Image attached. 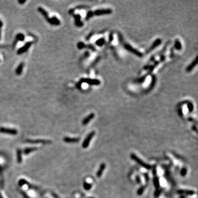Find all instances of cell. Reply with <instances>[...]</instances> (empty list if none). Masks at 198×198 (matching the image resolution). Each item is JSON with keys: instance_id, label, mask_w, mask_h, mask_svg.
<instances>
[{"instance_id": "cell-1", "label": "cell", "mask_w": 198, "mask_h": 198, "mask_svg": "<svg viewBox=\"0 0 198 198\" xmlns=\"http://www.w3.org/2000/svg\"><path fill=\"white\" fill-rule=\"evenodd\" d=\"M131 158L132 160H133L134 161H135L137 164H138L140 166L143 167L144 168H146L147 170H150L151 168V166L150 165L146 164L144 162L143 160H141L140 158H139L137 155H135L134 154H131Z\"/></svg>"}, {"instance_id": "cell-2", "label": "cell", "mask_w": 198, "mask_h": 198, "mask_svg": "<svg viewBox=\"0 0 198 198\" xmlns=\"http://www.w3.org/2000/svg\"><path fill=\"white\" fill-rule=\"evenodd\" d=\"M85 83L89 84L91 85H99L100 84V81L98 79H88V78H82L80 79V80L78 84L81 85V83Z\"/></svg>"}, {"instance_id": "cell-3", "label": "cell", "mask_w": 198, "mask_h": 198, "mask_svg": "<svg viewBox=\"0 0 198 198\" xmlns=\"http://www.w3.org/2000/svg\"><path fill=\"white\" fill-rule=\"evenodd\" d=\"M95 134V132L94 131H92L90 132V133L88 135V136L86 137V138L85 139V140H84V141L83 142V144H82V147L84 149H86L87 148V147L89 146V145L90 141H91V140L94 137V135Z\"/></svg>"}, {"instance_id": "cell-4", "label": "cell", "mask_w": 198, "mask_h": 198, "mask_svg": "<svg viewBox=\"0 0 198 198\" xmlns=\"http://www.w3.org/2000/svg\"><path fill=\"white\" fill-rule=\"evenodd\" d=\"M124 48L127 50V51H128L131 53H133V54L135 55L136 56H137L141 57L143 56V53H142L141 52H140L139 51H138V50L135 49L133 47L131 46L129 44H125L124 45Z\"/></svg>"}, {"instance_id": "cell-5", "label": "cell", "mask_w": 198, "mask_h": 198, "mask_svg": "<svg viewBox=\"0 0 198 198\" xmlns=\"http://www.w3.org/2000/svg\"><path fill=\"white\" fill-rule=\"evenodd\" d=\"M0 133L10 135H16L18 133V132L16 129H9V128L1 127L0 128Z\"/></svg>"}, {"instance_id": "cell-6", "label": "cell", "mask_w": 198, "mask_h": 198, "mask_svg": "<svg viewBox=\"0 0 198 198\" xmlns=\"http://www.w3.org/2000/svg\"><path fill=\"white\" fill-rule=\"evenodd\" d=\"M112 11L111 9H98L93 12V15H102L110 14L112 13Z\"/></svg>"}, {"instance_id": "cell-7", "label": "cell", "mask_w": 198, "mask_h": 198, "mask_svg": "<svg viewBox=\"0 0 198 198\" xmlns=\"http://www.w3.org/2000/svg\"><path fill=\"white\" fill-rule=\"evenodd\" d=\"M33 42H31V41H29V42H28L26 43V44L24 45L23 46H22V47H20L18 51H17V54L18 55H21L22 53H23L28 50L29 47L32 46L33 44Z\"/></svg>"}, {"instance_id": "cell-8", "label": "cell", "mask_w": 198, "mask_h": 198, "mask_svg": "<svg viewBox=\"0 0 198 198\" xmlns=\"http://www.w3.org/2000/svg\"><path fill=\"white\" fill-rule=\"evenodd\" d=\"M25 142L30 144H51L52 141L51 140H44V139H36V140H30L28 139L25 141Z\"/></svg>"}, {"instance_id": "cell-9", "label": "cell", "mask_w": 198, "mask_h": 198, "mask_svg": "<svg viewBox=\"0 0 198 198\" xmlns=\"http://www.w3.org/2000/svg\"><path fill=\"white\" fill-rule=\"evenodd\" d=\"M95 117V114L94 113H90L89 115L87 117L83 119L82 121V124L84 125V126H86L91 121L92 119H93Z\"/></svg>"}, {"instance_id": "cell-10", "label": "cell", "mask_w": 198, "mask_h": 198, "mask_svg": "<svg viewBox=\"0 0 198 198\" xmlns=\"http://www.w3.org/2000/svg\"><path fill=\"white\" fill-rule=\"evenodd\" d=\"M80 138H69V137H65L63 138V141L67 143H76L79 142Z\"/></svg>"}, {"instance_id": "cell-11", "label": "cell", "mask_w": 198, "mask_h": 198, "mask_svg": "<svg viewBox=\"0 0 198 198\" xmlns=\"http://www.w3.org/2000/svg\"><path fill=\"white\" fill-rule=\"evenodd\" d=\"M74 19H75V24L76 26H77L78 27H83L84 24H83V22H81L80 19L81 17L79 14H75L74 15Z\"/></svg>"}, {"instance_id": "cell-12", "label": "cell", "mask_w": 198, "mask_h": 198, "mask_svg": "<svg viewBox=\"0 0 198 198\" xmlns=\"http://www.w3.org/2000/svg\"><path fill=\"white\" fill-rule=\"evenodd\" d=\"M161 43V40L160 39H156V40H155V42L153 43V44H152V45H151V46L149 48V50H147V53H149V52L152 51V50H153L154 49H155V48H156V47L158 46H159V45H160Z\"/></svg>"}, {"instance_id": "cell-13", "label": "cell", "mask_w": 198, "mask_h": 198, "mask_svg": "<svg viewBox=\"0 0 198 198\" xmlns=\"http://www.w3.org/2000/svg\"><path fill=\"white\" fill-rule=\"evenodd\" d=\"M106 168V165L105 164H104V163H102L100 165V167H99V170L98 172H97L96 173V176L99 178H100L102 176V174H103V172L104 171V170H105Z\"/></svg>"}, {"instance_id": "cell-14", "label": "cell", "mask_w": 198, "mask_h": 198, "mask_svg": "<svg viewBox=\"0 0 198 198\" xmlns=\"http://www.w3.org/2000/svg\"><path fill=\"white\" fill-rule=\"evenodd\" d=\"M177 193L179 194H184V195H193L195 193L194 191L190 190H179L177 192Z\"/></svg>"}, {"instance_id": "cell-15", "label": "cell", "mask_w": 198, "mask_h": 198, "mask_svg": "<svg viewBox=\"0 0 198 198\" xmlns=\"http://www.w3.org/2000/svg\"><path fill=\"white\" fill-rule=\"evenodd\" d=\"M17 159L18 164H21L22 162V151L20 149H17Z\"/></svg>"}, {"instance_id": "cell-16", "label": "cell", "mask_w": 198, "mask_h": 198, "mask_svg": "<svg viewBox=\"0 0 198 198\" xmlns=\"http://www.w3.org/2000/svg\"><path fill=\"white\" fill-rule=\"evenodd\" d=\"M197 63H198V62H197V58H195V60H194L190 65H189L188 66V67L186 69L187 72H190V71H192V69H193L195 67V66L197 65Z\"/></svg>"}, {"instance_id": "cell-17", "label": "cell", "mask_w": 198, "mask_h": 198, "mask_svg": "<svg viewBox=\"0 0 198 198\" xmlns=\"http://www.w3.org/2000/svg\"><path fill=\"white\" fill-rule=\"evenodd\" d=\"M38 11H39V12H40V13H41V14L44 17V18L46 19V20L48 18H49L48 13L45 11L44 9H43L42 7H38Z\"/></svg>"}, {"instance_id": "cell-18", "label": "cell", "mask_w": 198, "mask_h": 198, "mask_svg": "<svg viewBox=\"0 0 198 198\" xmlns=\"http://www.w3.org/2000/svg\"><path fill=\"white\" fill-rule=\"evenodd\" d=\"M23 68H24V63L23 62H22V63H20L18 67L17 68L16 70H15V73H16V74H17V75H19L22 74Z\"/></svg>"}, {"instance_id": "cell-19", "label": "cell", "mask_w": 198, "mask_h": 198, "mask_svg": "<svg viewBox=\"0 0 198 198\" xmlns=\"http://www.w3.org/2000/svg\"><path fill=\"white\" fill-rule=\"evenodd\" d=\"M38 150V148L37 147H28V148H26L24 149V154L26 155H28L31 152H32L33 151H36Z\"/></svg>"}, {"instance_id": "cell-20", "label": "cell", "mask_w": 198, "mask_h": 198, "mask_svg": "<svg viewBox=\"0 0 198 198\" xmlns=\"http://www.w3.org/2000/svg\"><path fill=\"white\" fill-rule=\"evenodd\" d=\"M153 182H154V185L155 187L156 188V189H159L160 188V181H159V178L157 176H155V177L154 178V180H153Z\"/></svg>"}, {"instance_id": "cell-21", "label": "cell", "mask_w": 198, "mask_h": 198, "mask_svg": "<svg viewBox=\"0 0 198 198\" xmlns=\"http://www.w3.org/2000/svg\"><path fill=\"white\" fill-rule=\"evenodd\" d=\"M105 40L104 38H101V39H99L98 40H97L95 42L96 45H98L99 46H102L105 44Z\"/></svg>"}, {"instance_id": "cell-22", "label": "cell", "mask_w": 198, "mask_h": 198, "mask_svg": "<svg viewBox=\"0 0 198 198\" xmlns=\"http://www.w3.org/2000/svg\"><path fill=\"white\" fill-rule=\"evenodd\" d=\"M51 19H52V22H53V25H60L61 22L60 21V20H59L56 17H55V16L52 17L51 18Z\"/></svg>"}, {"instance_id": "cell-23", "label": "cell", "mask_w": 198, "mask_h": 198, "mask_svg": "<svg viewBox=\"0 0 198 198\" xmlns=\"http://www.w3.org/2000/svg\"><path fill=\"white\" fill-rule=\"evenodd\" d=\"M25 39V36H24V34H22V33H19V34H18L16 36V40L18 41H23Z\"/></svg>"}, {"instance_id": "cell-24", "label": "cell", "mask_w": 198, "mask_h": 198, "mask_svg": "<svg viewBox=\"0 0 198 198\" xmlns=\"http://www.w3.org/2000/svg\"><path fill=\"white\" fill-rule=\"evenodd\" d=\"M174 47L175 48H176L177 50H180L182 48V45L179 42V41L178 40V39H177L176 41H175V44H174Z\"/></svg>"}, {"instance_id": "cell-25", "label": "cell", "mask_w": 198, "mask_h": 198, "mask_svg": "<svg viewBox=\"0 0 198 198\" xmlns=\"http://www.w3.org/2000/svg\"><path fill=\"white\" fill-rule=\"evenodd\" d=\"M156 81V77H155V76L152 75V81H151V84H150V87H149V90H151L152 89V88H154V86H155V85Z\"/></svg>"}, {"instance_id": "cell-26", "label": "cell", "mask_w": 198, "mask_h": 198, "mask_svg": "<svg viewBox=\"0 0 198 198\" xmlns=\"http://www.w3.org/2000/svg\"><path fill=\"white\" fill-rule=\"evenodd\" d=\"M28 183V182L25 179H20L18 182V184L20 187H22L24 185H27Z\"/></svg>"}, {"instance_id": "cell-27", "label": "cell", "mask_w": 198, "mask_h": 198, "mask_svg": "<svg viewBox=\"0 0 198 198\" xmlns=\"http://www.w3.org/2000/svg\"><path fill=\"white\" fill-rule=\"evenodd\" d=\"M83 187H84V188L86 190H89L92 188V185L91 184L87 183V182H84V185H83Z\"/></svg>"}, {"instance_id": "cell-28", "label": "cell", "mask_w": 198, "mask_h": 198, "mask_svg": "<svg viewBox=\"0 0 198 198\" xmlns=\"http://www.w3.org/2000/svg\"><path fill=\"white\" fill-rule=\"evenodd\" d=\"M144 190H145V187L141 186L139 188L138 191H137V194H138V195H142L144 192Z\"/></svg>"}, {"instance_id": "cell-29", "label": "cell", "mask_w": 198, "mask_h": 198, "mask_svg": "<svg viewBox=\"0 0 198 198\" xmlns=\"http://www.w3.org/2000/svg\"><path fill=\"white\" fill-rule=\"evenodd\" d=\"M162 189H157L156 190H155V192L154 193V195L155 197H159L160 195V194H161V193H162Z\"/></svg>"}, {"instance_id": "cell-30", "label": "cell", "mask_w": 198, "mask_h": 198, "mask_svg": "<svg viewBox=\"0 0 198 198\" xmlns=\"http://www.w3.org/2000/svg\"><path fill=\"white\" fill-rule=\"evenodd\" d=\"M77 46H78V48L80 50L83 49V48H84V47H86L84 43L83 42H78V45H77Z\"/></svg>"}, {"instance_id": "cell-31", "label": "cell", "mask_w": 198, "mask_h": 198, "mask_svg": "<svg viewBox=\"0 0 198 198\" xmlns=\"http://www.w3.org/2000/svg\"><path fill=\"white\" fill-rule=\"evenodd\" d=\"M93 12L92 11H89L87 14H86V18H85V19L86 20H88L89 19L93 16Z\"/></svg>"}, {"instance_id": "cell-32", "label": "cell", "mask_w": 198, "mask_h": 198, "mask_svg": "<svg viewBox=\"0 0 198 198\" xmlns=\"http://www.w3.org/2000/svg\"><path fill=\"white\" fill-rule=\"evenodd\" d=\"M187 107H188V110H189V112H192L193 110V108H194L193 105L192 103H191V102H189V103L188 104Z\"/></svg>"}, {"instance_id": "cell-33", "label": "cell", "mask_w": 198, "mask_h": 198, "mask_svg": "<svg viewBox=\"0 0 198 198\" xmlns=\"http://www.w3.org/2000/svg\"><path fill=\"white\" fill-rule=\"evenodd\" d=\"M187 173V168H182V169L181 170V171H180V174H181V176L183 177H184L186 176Z\"/></svg>"}, {"instance_id": "cell-34", "label": "cell", "mask_w": 198, "mask_h": 198, "mask_svg": "<svg viewBox=\"0 0 198 198\" xmlns=\"http://www.w3.org/2000/svg\"><path fill=\"white\" fill-rule=\"evenodd\" d=\"M86 47L87 48H89V49H90L91 50H92V51H95V48L92 45H88V46H86Z\"/></svg>"}, {"instance_id": "cell-35", "label": "cell", "mask_w": 198, "mask_h": 198, "mask_svg": "<svg viewBox=\"0 0 198 198\" xmlns=\"http://www.w3.org/2000/svg\"><path fill=\"white\" fill-rule=\"evenodd\" d=\"M21 193L22 194L23 197L24 198H30V197H29V196L28 195V194H27V193H26L25 192H23V191H22Z\"/></svg>"}, {"instance_id": "cell-36", "label": "cell", "mask_w": 198, "mask_h": 198, "mask_svg": "<svg viewBox=\"0 0 198 198\" xmlns=\"http://www.w3.org/2000/svg\"><path fill=\"white\" fill-rule=\"evenodd\" d=\"M136 181L137 182V183H138V184H140V183H141V179H140V177L139 176H136Z\"/></svg>"}, {"instance_id": "cell-37", "label": "cell", "mask_w": 198, "mask_h": 198, "mask_svg": "<svg viewBox=\"0 0 198 198\" xmlns=\"http://www.w3.org/2000/svg\"><path fill=\"white\" fill-rule=\"evenodd\" d=\"M113 40V35L112 34V33L110 34V36H109V42H111V41H112Z\"/></svg>"}, {"instance_id": "cell-38", "label": "cell", "mask_w": 198, "mask_h": 198, "mask_svg": "<svg viewBox=\"0 0 198 198\" xmlns=\"http://www.w3.org/2000/svg\"><path fill=\"white\" fill-rule=\"evenodd\" d=\"M93 33H90V34L89 35H88V36H87V37H86V40H89V39H90V38H91L92 36H93Z\"/></svg>"}, {"instance_id": "cell-39", "label": "cell", "mask_w": 198, "mask_h": 198, "mask_svg": "<svg viewBox=\"0 0 198 198\" xmlns=\"http://www.w3.org/2000/svg\"><path fill=\"white\" fill-rule=\"evenodd\" d=\"M153 174L155 176H156V168L155 166L153 168Z\"/></svg>"}, {"instance_id": "cell-40", "label": "cell", "mask_w": 198, "mask_h": 198, "mask_svg": "<svg viewBox=\"0 0 198 198\" xmlns=\"http://www.w3.org/2000/svg\"><path fill=\"white\" fill-rule=\"evenodd\" d=\"M52 195L53 196V197H54L55 198H60V197H58V195H57L56 194H55V193H52Z\"/></svg>"}, {"instance_id": "cell-41", "label": "cell", "mask_w": 198, "mask_h": 198, "mask_svg": "<svg viewBox=\"0 0 198 198\" xmlns=\"http://www.w3.org/2000/svg\"><path fill=\"white\" fill-rule=\"evenodd\" d=\"M26 2L25 0H19L18 2L20 3V4H23Z\"/></svg>"}, {"instance_id": "cell-42", "label": "cell", "mask_w": 198, "mask_h": 198, "mask_svg": "<svg viewBox=\"0 0 198 198\" xmlns=\"http://www.w3.org/2000/svg\"><path fill=\"white\" fill-rule=\"evenodd\" d=\"M179 116H182V115H183V113H182V109H179Z\"/></svg>"}, {"instance_id": "cell-43", "label": "cell", "mask_w": 198, "mask_h": 198, "mask_svg": "<svg viewBox=\"0 0 198 198\" xmlns=\"http://www.w3.org/2000/svg\"><path fill=\"white\" fill-rule=\"evenodd\" d=\"M74 11V9H70L69 11V14H73V12Z\"/></svg>"}, {"instance_id": "cell-44", "label": "cell", "mask_w": 198, "mask_h": 198, "mask_svg": "<svg viewBox=\"0 0 198 198\" xmlns=\"http://www.w3.org/2000/svg\"><path fill=\"white\" fill-rule=\"evenodd\" d=\"M145 178H146V181L147 182L149 180V177H148V175L147 174H145Z\"/></svg>"}, {"instance_id": "cell-45", "label": "cell", "mask_w": 198, "mask_h": 198, "mask_svg": "<svg viewBox=\"0 0 198 198\" xmlns=\"http://www.w3.org/2000/svg\"><path fill=\"white\" fill-rule=\"evenodd\" d=\"M2 25H3V23L1 20H0V28H1L2 27Z\"/></svg>"}, {"instance_id": "cell-46", "label": "cell", "mask_w": 198, "mask_h": 198, "mask_svg": "<svg viewBox=\"0 0 198 198\" xmlns=\"http://www.w3.org/2000/svg\"><path fill=\"white\" fill-rule=\"evenodd\" d=\"M193 130H195V131H197V128H196V127L195 126H193Z\"/></svg>"}, {"instance_id": "cell-47", "label": "cell", "mask_w": 198, "mask_h": 198, "mask_svg": "<svg viewBox=\"0 0 198 198\" xmlns=\"http://www.w3.org/2000/svg\"><path fill=\"white\" fill-rule=\"evenodd\" d=\"M1 28H0V39H1Z\"/></svg>"}, {"instance_id": "cell-48", "label": "cell", "mask_w": 198, "mask_h": 198, "mask_svg": "<svg viewBox=\"0 0 198 198\" xmlns=\"http://www.w3.org/2000/svg\"><path fill=\"white\" fill-rule=\"evenodd\" d=\"M0 198H3V197H2V195H1V193H0Z\"/></svg>"}, {"instance_id": "cell-49", "label": "cell", "mask_w": 198, "mask_h": 198, "mask_svg": "<svg viewBox=\"0 0 198 198\" xmlns=\"http://www.w3.org/2000/svg\"><path fill=\"white\" fill-rule=\"evenodd\" d=\"M179 198H185V197H184V196H182V197H180Z\"/></svg>"}, {"instance_id": "cell-50", "label": "cell", "mask_w": 198, "mask_h": 198, "mask_svg": "<svg viewBox=\"0 0 198 198\" xmlns=\"http://www.w3.org/2000/svg\"><path fill=\"white\" fill-rule=\"evenodd\" d=\"M93 198V197H89V198Z\"/></svg>"}]
</instances>
